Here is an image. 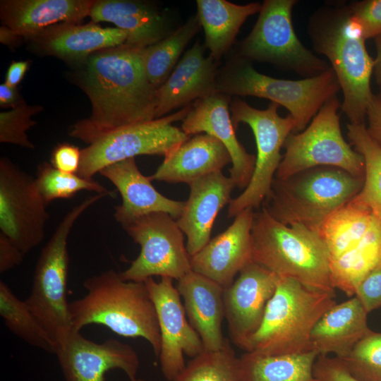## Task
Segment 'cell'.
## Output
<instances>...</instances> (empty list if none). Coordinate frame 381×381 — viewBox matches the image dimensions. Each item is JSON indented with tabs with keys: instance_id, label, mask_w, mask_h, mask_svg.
Returning a JSON list of instances; mask_svg holds the SVG:
<instances>
[{
	"instance_id": "obj_1",
	"label": "cell",
	"mask_w": 381,
	"mask_h": 381,
	"mask_svg": "<svg viewBox=\"0 0 381 381\" xmlns=\"http://www.w3.org/2000/svg\"><path fill=\"white\" fill-rule=\"evenodd\" d=\"M91 114L69 135L88 145L120 128L156 119L157 88L148 80L141 49L126 44L90 56L82 79Z\"/></svg>"
},
{
	"instance_id": "obj_2",
	"label": "cell",
	"mask_w": 381,
	"mask_h": 381,
	"mask_svg": "<svg viewBox=\"0 0 381 381\" xmlns=\"http://www.w3.org/2000/svg\"><path fill=\"white\" fill-rule=\"evenodd\" d=\"M308 33L313 49L328 59L338 78L343 93L341 109L351 123L365 124L375 95L370 87L375 61L349 6L337 3L317 9L309 18Z\"/></svg>"
},
{
	"instance_id": "obj_3",
	"label": "cell",
	"mask_w": 381,
	"mask_h": 381,
	"mask_svg": "<svg viewBox=\"0 0 381 381\" xmlns=\"http://www.w3.org/2000/svg\"><path fill=\"white\" fill-rule=\"evenodd\" d=\"M86 294L69 303L73 332L101 325L125 337H141L158 358L161 337L156 310L145 282L126 281L109 270L83 282Z\"/></svg>"
},
{
	"instance_id": "obj_4",
	"label": "cell",
	"mask_w": 381,
	"mask_h": 381,
	"mask_svg": "<svg viewBox=\"0 0 381 381\" xmlns=\"http://www.w3.org/2000/svg\"><path fill=\"white\" fill-rule=\"evenodd\" d=\"M251 243L253 262L308 289L334 294L329 253L315 231L282 224L262 207L254 212Z\"/></svg>"
},
{
	"instance_id": "obj_5",
	"label": "cell",
	"mask_w": 381,
	"mask_h": 381,
	"mask_svg": "<svg viewBox=\"0 0 381 381\" xmlns=\"http://www.w3.org/2000/svg\"><path fill=\"white\" fill-rule=\"evenodd\" d=\"M364 177L344 169L320 166L286 179L274 178L263 207L288 226L301 225L318 233L323 222L362 189Z\"/></svg>"
},
{
	"instance_id": "obj_6",
	"label": "cell",
	"mask_w": 381,
	"mask_h": 381,
	"mask_svg": "<svg viewBox=\"0 0 381 381\" xmlns=\"http://www.w3.org/2000/svg\"><path fill=\"white\" fill-rule=\"evenodd\" d=\"M334 293L308 289L279 277L262 323L250 338L246 352L262 355L310 351V334L322 316L336 304Z\"/></svg>"
},
{
	"instance_id": "obj_7",
	"label": "cell",
	"mask_w": 381,
	"mask_h": 381,
	"mask_svg": "<svg viewBox=\"0 0 381 381\" xmlns=\"http://www.w3.org/2000/svg\"><path fill=\"white\" fill-rule=\"evenodd\" d=\"M341 90L332 67L312 78H275L257 71L251 62L234 54L220 68L217 91L229 96L267 99L285 107L295 121L294 133L303 131L318 111Z\"/></svg>"
},
{
	"instance_id": "obj_8",
	"label": "cell",
	"mask_w": 381,
	"mask_h": 381,
	"mask_svg": "<svg viewBox=\"0 0 381 381\" xmlns=\"http://www.w3.org/2000/svg\"><path fill=\"white\" fill-rule=\"evenodd\" d=\"M103 197L104 195L101 194L87 197L64 216L41 250L31 291L25 300L57 346L73 333L67 301L68 238L80 216Z\"/></svg>"
},
{
	"instance_id": "obj_9",
	"label": "cell",
	"mask_w": 381,
	"mask_h": 381,
	"mask_svg": "<svg viewBox=\"0 0 381 381\" xmlns=\"http://www.w3.org/2000/svg\"><path fill=\"white\" fill-rule=\"evenodd\" d=\"M296 0H265L258 20L238 46L236 54L250 62L270 63L304 78L317 76L331 66L306 48L297 37L292 11Z\"/></svg>"
},
{
	"instance_id": "obj_10",
	"label": "cell",
	"mask_w": 381,
	"mask_h": 381,
	"mask_svg": "<svg viewBox=\"0 0 381 381\" xmlns=\"http://www.w3.org/2000/svg\"><path fill=\"white\" fill-rule=\"evenodd\" d=\"M341 106L337 96L330 98L303 131L289 135L275 178L286 179L320 166L339 167L364 177L363 156L346 142L341 133L338 114Z\"/></svg>"
},
{
	"instance_id": "obj_11",
	"label": "cell",
	"mask_w": 381,
	"mask_h": 381,
	"mask_svg": "<svg viewBox=\"0 0 381 381\" xmlns=\"http://www.w3.org/2000/svg\"><path fill=\"white\" fill-rule=\"evenodd\" d=\"M279 107L277 104L270 102L267 109H258L238 97L231 101L233 125L236 129L240 123L249 126L255 137L257 155L248 185L229 204V217H235L246 208H258L271 191L282 159L281 150L295 128V121L291 115L279 116Z\"/></svg>"
},
{
	"instance_id": "obj_12",
	"label": "cell",
	"mask_w": 381,
	"mask_h": 381,
	"mask_svg": "<svg viewBox=\"0 0 381 381\" xmlns=\"http://www.w3.org/2000/svg\"><path fill=\"white\" fill-rule=\"evenodd\" d=\"M191 105L162 118L120 128L96 140L81 150L78 174L92 179L106 167L138 155L169 156L190 138L173 123L182 121Z\"/></svg>"
},
{
	"instance_id": "obj_13",
	"label": "cell",
	"mask_w": 381,
	"mask_h": 381,
	"mask_svg": "<svg viewBox=\"0 0 381 381\" xmlns=\"http://www.w3.org/2000/svg\"><path fill=\"white\" fill-rule=\"evenodd\" d=\"M122 227L140 246L138 256L120 273L123 279L144 282L159 276L179 280L192 271L183 233L170 214H149Z\"/></svg>"
},
{
	"instance_id": "obj_14",
	"label": "cell",
	"mask_w": 381,
	"mask_h": 381,
	"mask_svg": "<svg viewBox=\"0 0 381 381\" xmlns=\"http://www.w3.org/2000/svg\"><path fill=\"white\" fill-rule=\"evenodd\" d=\"M35 179L7 157L0 159V229L25 255L41 243L49 218Z\"/></svg>"
},
{
	"instance_id": "obj_15",
	"label": "cell",
	"mask_w": 381,
	"mask_h": 381,
	"mask_svg": "<svg viewBox=\"0 0 381 381\" xmlns=\"http://www.w3.org/2000/svg\"><path fill=\"white\" fill-rule=\"evenodd\" d=\"M154 303L161 337L158 356L162 373L172 381L185 368L184 355L194 358L205 349L202 340L190 324L173 279L153 277L145 281Z\"/></svg>"
},
{
	"instance_id": "obj_16",
	"label": "cell",
	"mask_w": 381,
	"mask_h": 381,
	"mask_svg": "<svg viewBox=\"0 0 381 381\" xmlns=\"http://www.w3.org/2000/svg\"><path fill=\"white\" fill-rule=\"evenodd\" d=\"M279 276L251 262L224 290V317L231 341L246 349L259 329L268 302L274 295Z\"/></svg>"
},
{
	"instance_id": "obj_17",
	"label": "cell",
	"mask_w": 381,
	"mask_h": 381,
	"mask_svg": "<svg viewBox=\"0 0 381 381\" xmlns=\"http://www.w3.org/2000/svg\"><path fill=\"white\" fill-rule=\"evenodd\" d=\"M55 354L66 381H105L113 369L122 370L133 381L140 368L139 356L130 345L115 339L97 343L80 332L58 346Z\"/></svg>"
},
{
	"instance_id": "obj_18",
	"label": "cell",
	"mask_w": 381,
	"mask_h": 381,
	"mask_svg": "<svg viewBox=\"0 0 381 381\" xmlns=\"http://www.w3.org/2000/svg\"><path fill=\"white\" fill-rule=\"evenodd\" d=\"M231 101L230 96L219 92L195 101L182 120L181 129L188 135L206 133L219 140L231 156L229 177L236 187L244 190L251 179L256 156L248 153L236 137Z\"/></svg>"
},
{
	"instance_id": "obj_19",
	"label": "cell",
	"mask_w": 381,
	"mask_h": 381,
	"mask_svg": "<svg viewBox=\"0 0 381 381\" xmlns=\"http://www.w3.org/2000/svg\"><path fill=\"white\" fill-rule=\"evenodd\" d=\"M254 209L246 208L232 224L196 254L190 256L191 269L224 289L252 261L251 228Z\"/></svg>"
},
{
	"instance_id": "obj_20",
	"label": "cell",
	"mask_w": 381,
	"mask_h": 381,
	"mask_svg": "<svg viewBox=\"0 0 381 381\" xmlns=\"http://www.w3.org/2000/svg\"><path fill=\"white\" fill-rule=\"evenodd\" d=\"M218 69L210 55L205 56L204 46L198 40L157 89L156 119L217 92Z\"/></svg>"
},
{
	"instance_id": "obj_21",
	"label": "cell",
	"mask_w": 381,
	"mask_h": 381,
	"mask_svg": "<svg viewBox=\"0 0 381 381\" xmlns=\"http://www.w3.org/2000/svg\"><path fill=\"white\" fill-rule=\"evenodd\" d=\"M99 174L110 181L119 192L122 202L115 207L114 217L122 226L149 214L164 212L177 219L185 201L170 199L159 193L149 176L139 170L135 158L109 165Z\"/></svg>"
},
{
	"instance_id": "obj_22",
	"label": "cell",
	"mask_w": 381,
	"mask_h": 381,
	"mask_svg": "<svg viewBox=\"0 0 381 381\" xmlns=\"http://www.w3.org/2000/svg\"><path fill=\"white\" fill-rule=\"evenodd\" d=\"M189 186L188 198L176 222L186 236V248L192 256L210 241L214 220L232 200L231 195L236 186L230 177L217 172L200 178Z\"/></svg>"
},
{
	"instance_id": "obj_23",
	"label": "cell",
	"mask_w": 381,
	"mask_h": 381,
	"mask_svg": "<svg viewBox=\"0 0 381 381\" xmlns=\"http://www.w3.org/2000/svg\"><path fill=\"white\" fill-rule=\"evenodd\" d=\"M177 281L176 287L183 299L188 320L200 336L205 351L224 348L228 341L222 331V322L225 318L224 289L193 270Z\"/></svg>"
},
{
	"instance_id": "obj_24",
	"label": "cell",
	"mask_w": 381,
	"mask_h": 381,
	"mask_svg": "<svg viewBox=\"0 0 381 381\" xmlns=\"http://www.w3.org/2000/svg\"><path fill=\"white\" fill-rule=\"evenodd\" d=\"M89 16L92 22H109L127 34L128 46L144 49L166 37L175 29L157 7L129 0H96Z\"/></svg>"
},
{
	"instance_id": "obj_25",
	"label": "cell",
	"mask_w": 381,
	"mask_h": 381,
	"mask_svg": "<svg viewBox=\"0 0 381 381\" xmlns=\"http://www.w3.org/2000/svg\"><path fill=\"white\" fill-rule=\"evenodd\" d=\"M231 163L225 146L214 137L200 133L182 143L174 152L164 158L151 181L171 183L192 182L207 175L222 172Z\"/></svg>"
},
{
	"instance_id": "obj_26",
	"label": "cell",
	"mask_w": 381,
	"mask_h": 381,
	"mask_svg": "<svg viewBox=\"0 0 381 381\" xmlns=\"http://www.w3.org/2000/svg\"><path fill=\"white\" fill-rule=\"evenodd\" d=\"M92 0H3L2 25L20 37L31 38L45 29L63 23H79L86 16Z\"/></svg>"
},
{
	"instance_id": "obj_27",
	"label": "cell",
	"mask_w": 381,
	"mask_h": 381,
	"mask_svg": "<svg viewBox=\"0 0 381 381\" xmlns=\"http://www.w3.org/2000/svg\"><path fill=\"white\" fill-rule=\"evenodd\" d=\"M41 51L67 60L88 58L99 51L125 44L127 34L117 28H102L92 22L63 23L30 38Z\"/></svg>"
},
{
	"instance_id": "obj_28",
	"label": "cell",
	"mask_w": 381,
	"mask_h": 381,
	"mask_svg": "<svg viewBox=\"0 0 381 381\" xmlns=\"http://www.w3.org/2000/svg\"><path fill=\"white\" fill-rule=\"evenodd\" d=\"M368 312L356 297L335 304L318 320L310 334V350L319 355L346 356L370 329Z\"/></svg>"
},
{
	"instance_id": "obj_29",
	"label": "cell",
	"mask_w": 381,
	"mask_h": 381,
	"mask_svg": "<svg viewBox=\"0 0 381 381\" xmlns=\"http://www.w3.org/2000/svg\"><path fill=\"white\" fill-rule=\"evenodd\" d=\"M196 5L205 46L217 62L232 47L246 19L259 13L261 8L258 2L238 5L226 0H197Z\"/></svg>"
},
{
	"instance_id": "obj_30",
	"label": "cell",
	"mask_w": 381,
	"mask_h": 381,
	"mask_svg": "<svg viewBox=\"0 0 381 381\" xmlns=\"http://www.w3.org/2000/svg\"><path fill=\"white\" fill-rule=\"evenodd\" d=\"M318 354L262 355L246 352L238 358L239 381H317L313 366Z\"/></svg>"
},
{
	"instance_id": "obj_31",
	"label": "cell",
	"mask_w": 381,
	"mask_h": 381,
	"mask_svg": "<svg viewBox=\"0 0 381 381\" xmlns=\"http://www.w3.org/2000/svg\"><path fill=\"white\" fill-rule=\"evenodd\" d=\"M381 263V222L354 248L329 262L331 279L334 289L348 296L364 277Z\"/></svg>"
},
{
	"instance_id": "obj_32",
	"label": "cell",
	"mask_w": 381,
	"mask_h": 381,
	"mask_svg": "<svg viewBox=\"0 0 381 381\" xmlns=\"http://www.w3.org/2000/svg\"><path fill=\"white\" fill-rule=\"evenodd\" d=\"M200 28L197 15H193L164 39L141 49L145 75L155 88L167 80Z\"/></svg>"
},
{
	"instance_id": "obj_33",
	"label": "cell",
	"mask_w": 381,
	"mask_h": 381,
	"mask_svg": "<svg viewBox=\"0 0 381 381\" xmlns=\"http://www.w3.org/2000/svg\"><path fill=\"white\" fill-rule=\"evenodd\" d=\"M0 315L6 327L34 347L54 353L57 345L25 301L18 298L10 287L0 281Z\"/></svg>"
},
{
	"instance_id": "obj_34",
	"label": "cell",
	"mask_w": 381,
	"mask_h": 381,
	"mask_svg": "<svg viewBox=\"0 0 381 381\" xmlns=\"http://www.w3.org/2000/svg\"><path fill=\"white\" fill-rule=\"evenodd\" d=\"M347 137L364 159V183L354 199L381 219V148L368 134L365 124H347Z\"/></svg>"
},
{
	"instance_id": "obj_35",
	"label": "cell",
	"mask_w": 381,
	"mask_h": 381,
	"mask_svg": "<svg viewBox=\"0 0 381 381\" xmlns=\"http://www.w3.org/2000/svg\"><path fill=\"white\" fill-rule=\"evenodd\" d=\"M238 358L229 344L192 358L172 381H239Z\"/></svg>"
},
{
	"instance_id": "obj_36",
	"label": "cell",
	"mask_w": 381,
	"mask_h": 381,
	"mask_svg": "<svg viewBox=\"0 0 381 381\" xmlns=\"http://www.w3.org/2000/svg\"><path fill=\"white\" fill-rule=\"evenodd\" d=\"M37 187L45 203L56 199L71 198L81 190L114 197V193L93 179L83 178L78 174L61 171L47 162L41 163L35 178Z\"/></svg>"
},
{
	"instance_id": "obj_37",
	"label": "cell",
	"mask_w": 381,
	"mask_h": 381,
	"mask_svg": "<svg viewBox=\"0 0 381 381\" xmlns=\"http://www.w3.org/2000/svg\"><path fill=\"white\" fill-rule=\"evenodd\" d=\"M361 381H381V332L370 330L344 357L339 358Z\"/></svg>"
},
{
	"instance_id": "obj_38",
	"label": "cell",
	"mask_w": 381,
	"mask_h": 381,
	"mask_svg": "<svg viewBox=\"0 0 381 381\" xmlns=\"http://www.w3.org/2000/svg\"><path fill=\"white\" fill-rule=\"evenodd\" d=\"M42 109L40 106H30L22 99L11 110L0 113V142L33 149L27 131L36 124L31 118Z\"/></svg>"
},
{
	"instance_id": "obj_39",
	"label": "cell",
	"mask_w": 381,
	"mask_h": 381,
	"mask_svg": "<svg viewBox=\"0 0 381 381\" xmlns=\"http://www.w3.org/2000/svg\"><path fill=\"white\" fill-rule=\"evenodd\" d=\"M348 6L351 18L365 40L374 38L381 32V0L353 1Z\"/></svg>"
},
{
	"instance_id": "obj_40",
	"label": "cell",
	"mask_w": 381,
	"mask_h": 381,
	"mask_svg": "<svg viewBox=\"0 0 381 381\" xmlns=\"http://www.w3.org/2000/svg\"><path fill=\"white\" fill-rule=\"evenodd\" d=\"M313 375L317 381H361L351 373L340 358L327 355L318 356Z\"/></svg>"
},
{
	"instance_id": "obj_41",
	"label": "cell",
	"mask_w": 381,
	"mask_h": 381,
	"mask_svg": "<svg viewBox=\"0 0 381 381\" xmlns=\"http://www.w3.org/2000/svg\"><path fill=\"white\" fill-rule=\"evenodd\" d=\"M368 313L381 306V263L360 282L355 292Z\"/></svg>"
},
{
	"instance_id": "obj_42",
	"label": "cell",
	"mask_w": 381,
	"mask_h": 381,
	"mask_svg": "<svg viewBox=\"0 0 381 381\" xmlns=\"http://www.w3.org/2000/svg\"><path fill=\"white\" fill-rule=\"evenodd\" d=\"M81 161V150L67 143L57 145L51 155V164L56 169L78 174Z\"/></svg>"
},
{
	"instance_id": "obj_43",
	"label": "cell",
	"mask_w": 381,
	"mask_h": 381,
	"mask_svg": "<svg viewBox=\"0 0 381 381\" xmlns=\"http://www.w3.org/2000/svg\"><path fill=\"white\" fill-rule=\"evenodd\" d=\"M25 254L7 236L0 233V272L4 273L19 265Z\"/></svg>"
},
{
	"instance_id": "obj_44",
	"label": "cell",
	"mask_w": 381,
	"mask_h": 381,
	"mask_svg": "<svg viewBox=\"0 0 381 381\" xmlns=\"http://www.w3.org/2000/svg\"><path fill=\"white\" fill-rule=\"evenodd\" d=\"M366 119L367 131L381 148V99L377 95H374L368 107Z\"/></svg>"
},
{
	"instance_id": "obj_45",
	"label": "cell",
	"mask_w": 381,
	"mask_h": 381,
	"mask_svg": "<svg viewBox=\"0 0 381 381\" xmlns=\"http://www.w3.org/2000/svg\"><path fill=\"white\" fill-rule=\"evenodd\" d=\"M29 67V61H13L6 72L5 83L11 87H16L21 82Z\"/></svg>"
},
{
	"instance_id": "obj_46",
	"label": "cell",
	"mask_w": 381,
	"mask_h": 381,
	"mask_svg": "<svg viewBox=\"0 0 381 381\" xmlns=\"http://www.w3.org/2000/svg\"><path fill=\"white\" fill-rule=\"evenodd\" d=\"M22 99L20 98L16 87H11L6 83L0 85V106L1 107L13 108Z\"/></svg>"
},
{
	"instance_id": "obj_47",
	"label": "cell",
	"mask_w": 381,
	"mask_h": 381,
	"mask_svg": "<svg viewBox=\"0 0 381 381\" xmlns=\"http://www.w3.org/2000/svg\"><path fill=\"white\" fill-rule=\"evenodd\" d=\"M376 49V56L374 59L375 64L373 74L377 84L381 86V32L374 37Z\"/></svg>"
},
{
	"instance_id": "obj_48",
	"label": "cell",
	"mask_w": 381,
	"mask_h": 381,
	"mask_svg": "<svg viewBox=\"0 0 381 381\" xmlns=\"http://www.w3.org/2000/svg\"><path fill=\"white\" fill-rule=\"evenodd\" d=\"M21 37L13 32L6 26L1 25L0 28V42L8 46L16 45L19 42Z\"/></svg>"
},
{
	"instance_id": "obj_49",
	"label": "cell",
	"mask_w": 381,
	"mask_h": 381,
	"mask_svg": "<svg viewBox=\"0 0 381 381\" xmlns=\"http://www.w3.org/2000/svg\"><path fill=\"white\" fill-rule=\"evenodd\" d=\"M377 97L381 99V86L380 87V92H379V95H377Z\"/></svg>"
},
{
	"instance_id": "obj_50",
	"label": "cell",
	"mask_w": 381,
	"mask_h": 381,
	"mask_svg": "<svg viewBox=\"0 0 381 381\" xmlns=\"http://www.w3.org/2000/svg\"><path fill=\"white\" fill-rule=\"evenodd\" d=\"M133 381H145V380H143V379H140V378H136L135 380H133Z\"/></svg>"
}]
</instances>
